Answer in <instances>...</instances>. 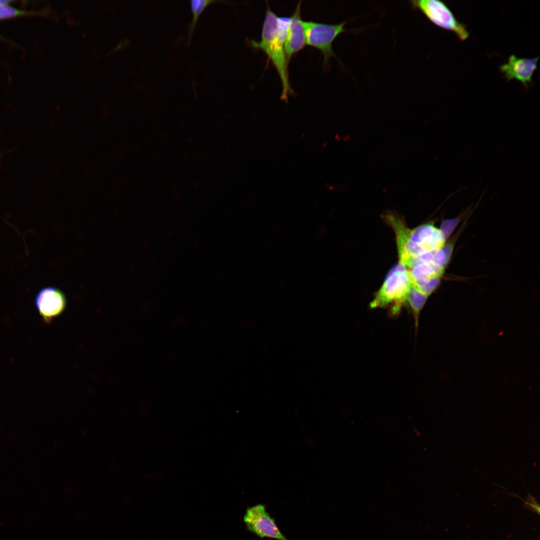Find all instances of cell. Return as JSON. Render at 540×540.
Listing matches in <instances>:
<instances>
[{"label": "cell", "mask_w": 540, "mask_h": 540, "mask_svg": "<svg viewBox=\"0 0 540 540\" xmlns=\"http://www.w3.org/2000/svg\"><path fill=\"white\" fill-rule=\"evenodd\" d=\"M300 6L301 2H300L290 17L284 43V50L288 63L292 57L306 45L304 20L301 18Z\"/></svg>", "instance_id": "cell-9"}, {"label": "cell", "mask_w": 540, "mask_h": 540, "mask_svg": "<svg viewBox=\"0 0 540 540\" xmlns=\"http://www.w3.org/2000/svg\"><path fill=\"white\" fill-rule=\"evenodd\" d=\"M538 56L524 58L511 54L508 62L500 66V70L507 81L516 80L526 88L532 83L534 73L538 68Z\"/></svg>", "instance_id": "cell-7"}, {"label": "cell", "mask_w": 540, "mask_h": 540, "mask_svg": "<svg viewBox=\"0 0 540 540\" xmlns=\"http://www.w3.org/2000/svg\"><path fill=\"white\" fill-rule=\"evenodd\" d=\"M347 21L338 24H328L314 21H304L306 44L317 48L324 56L327 65L330 58L335 56L332 44L339 34L348 30L344 28Z\"/></svg>", "instance_id": "cell-4"}, {"label": "cell", "mask_w": 540, "mask_h": 540, "mask_svg": "<svg viewBox=\"0 0 540 540\" xmlns=\"http://www.w3.org/2000/svg\"><path fill=\"white\" fill-rule=\"evenodd\" d=\"M412 286L408 270L399 263L389 272L370 306L372 308L388 307L391 315L396 316L406 303Z\"/></svg>", "instance_id": "cell-2"}, {"label": "cell", "mask_w": 540, "mask_h": 540, "mask_svg": "<svg viewBox=\"0 0 540 540\" xmlns=\"http://www.w3.org/2000/svg\"><path fill=\"white\" fill-rule=\"evenodd\" d=\"M34 306L45 322L49 323L64 311L67 300L59 288L48 286L40 289L34 298Z\"/></svg>", "instance_id": "cell-6"}, {"label": "cell", "mask_w": 540, "mask_h": 540, "mask_svg": "<svg viewBox=\"0 0 540 540\" xmlns=\"http://www.w3.org/2000/svg\"><path fill=\"white\" fill-rule=\"evenodd\" d=\"M428 296L419 292L412 286L408 296L406 303L410 306L414 320L416 326L418 324L420 312Z\"/></svg>", "instance_id": "cell-11"}, {"label": "cell", "mask_w": 540, "mask_h": 540, "mask_svg": "<svg viewBox=\"0 0 540 540\" xmlns=\"http://www.w3.org/2000/svg\"><path fill=\"white\" fill-rule=\"evenodd\" d=\"M412 8L422 12L436 26L451 32L462 41L468 39L470 32L448 5L438 0H413L409 2Z\"/></svg>", "instance_id": "cell-3"}, {"label": "cell", "mask_w": 540, "mask_h": 540, "mask_svg": "<svg viewBox=\"0 0 540 540\" xmlns=\"http://www.w3.org/2000/svg\"><path fill=\"white\" fill-rule=\"evenodd\" d=\"M408 238L422 246L428 252L440 250L444 248L445 236L442 231L431 224H426L414 229L406 228Z\"/></svg>", "instance_id": "cell-8"}, {"label": "cell", "mask_w": 540, "mask_h": 540, "mask_svg": "<svg viewBox=\"0 0 540 540\" xmlns=\"http://www.w3.org/2000/svg\"><path fill=\"white\" fill-rule=\"evenodd\" d=\"M278 17L268 5L260 41L248 39L247 42L252 48L262 50L268 56V60H271L282 85L280 99L288 102V94H292L294 91L289 81L288 63L284 50V42L279 38L277 34Z\"/></svg>", "instance_id": "cell-1"}, {"label": "cell", "mask_w": 540, "mask_h": 540, "mask_svg": "<svg viewBox=\"0 0 540 540\" xmlns=\"http://www.w3.org/2000/svg\"><path fill=\"white\" fill-rule=\"evenodd\" d=\"M220 1L223 2H225L220 0H190V8L192 14V19L191 22L188 26L187 44H190L198 20L202 12L209 4L212 2Z\"/></svg>", "instance_id": "cell-10"}, {"label": "cell", "mask_w": 540, "mask_h": 540, "mask_svg": "<svg viewBox=\"0 0 540 540\" xmlns=\"http://www.w3.org/2000/svg\"><path fill=\"white\" fill-rule=\"evenodd\" d=\"M11 0H0V20L12 18L28 14L27 12L20 10L10 6Z\"/></svg>", "instance_id": "cell-12"}, {"label": "cell", "mask_w": 540, "mask_h": 540, "mask_svg": "<svg viewBox=\"0 0 540 540\" xmlns=\"http://www.w3.org/2000/svg\"><path fill=\"white\" fill-rule=\"evenodd\" d=\"M244 521L248 529L260 538L288 540L262 504L248 508L244 515Z\"/></svg>", "instance_id": "cell-5"}]
</instances>
